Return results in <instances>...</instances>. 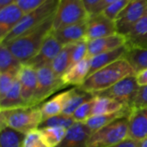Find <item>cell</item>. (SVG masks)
Segmentation results:
<instances>
[{"mask_svg":"<svg viewBox=\"0 0 147 147\" xmlns=\"http://www.w3.org/2000/svg\"><path fill=\"white\" fill-rule=\"evenodd\" d=\"M125 107H127V106L124 105L122 102L116 101L115 99L96 96L95 102H94V106L92 109V116L115 113V112L123 109Z\"/></svg>","mask_w":147,"mask_h":147,"instance_id":"obj_26","label":"cell"},{"mask_svg":"<svg viewBox=\"0 0 147 147\" xmlns=\"http://www.w3.org/2000/svg\"><path fill=\"white\" fill-rule=\"evenodd\" d=\"M77 121L74 120L72 116L65 115L63 114H59L54 116H52L41 122V124L39 127V129L44 128V127H64V128H70L72 125H74Z\"/></svg>","mask_w":147,"mask_h":147,"instance_id":"obj_31","label":"cell"},{"mask_svg":"<svg viewBox=\"0 0 147 147\" xmlns=\"http://www.w3.org/2000/svg\"><path fill=\"white\" fill-rule=\"evenodd\" d=\"M128 50H129L128 47L125 44L116 49H114V50H111V51H109V52H106L103 53H100L98 55H96V56L90 58V68L88 77L90 76L91 74H93L94 72L97 71L98 70H100V69H102V68H103V67H105L121 59L125 58Z\"/></svg>","mask_w":147,"mask_h":147,"instance_id":"obj_19","label":"cell"},{"mask_svg":"<svg viewBox=\"0 0 147 147\" xmlns=\"http://www.w3.org/2000/svg\"><path fill=\"white\" fill-rule=\"evenodd\" d=\"M54 15L30 32L3 44L22 63L27 64L40 49L45 39L53 30Z\"/></svg>","mask_w":147,"mask_h":147,"instance_id":"obj_1","label":"cell"},{"mask_svg":"<svg viewBox=\"0 0 147 147\" xmlns=\"http://www.w3.org/2000/svg\"><path fill=\"white\" fill-rule=\"evenodd\" d=\"M22 64L3 45H0V73L6 71L18 72Z\"/></svg>","mask_w":147,"mask_h":147,"instance_id":"obj_28","label":"cell"},{"mask_svg":"<svg viewBox=\"0 0 147 147\" xmlns=\"http://www.w3.org/2000/svg\"><path fill=\"white\" fill-rule=\"evenodd\" d=\"M89 18L90 15L84 0H59L53 17V29L86 22Z\"/></svg>","mask_w":147,"mask_h":147,"instance_id":"obj_6","label":"cell"},{"mask_svg":"<svg viewBox=\"0 0 147 147\" xmlns=\"http://www.w3.org/2000/svg\"><path fill=\"white\" fill-rule=\"evenodd\" d=\"M24 147H51L45 140L39 129L29 132L25 135Z\"/></svg>","mask_w":147,"mask_h":147,"instance_id":"obj_34","label":"cell"},{"mask_svg":"<svg viewBox=\"0 0 147 147\" xmlns=\"http://www.w3.org/2000/svg\"><path fill=\"white\" fill-rule=\"evenodd\" d=\"M62 47L63 46L50 33L45 39L37 54L34 58H32L27 63V65L32 66L35 70L45 65H49L60 52Z\"/></svg>","mask_w":147,"mask_h":147,"instance_id":"obj_11","label":"cell"},{"mask_svg":"<svg viewBox=\"0 0 147 147\" xmlns=\"http://www.w3.org/2000/svg\"><path fill=\"white\" fill-rule=\"evenodd\" d=\"M58 4L59 0H47L40 7L26 13L13 30L1 40V44L13 40L39 27L55 14Z\"/></svg>","mask_w":147,"mask_h":147,"instance_id":"obj_4","label":"cell"},{"mask_svg":"<svg viewBox=\"0 0 147 147\" xmlns=\"http://www.w3.org/2000/svg\"><path fill=\"white\" fill-rule=\"evenodd\" d=\"M131 1L132 0H115L114 3L105 8L101 13H103L107 17L115 21L118 15L128 5Z\"/></svg>","mask_w":147,"mask_h":147,"instance_id":"obj_35","label":"cell"},{"mask_svg":"<svg viewBox=\"0 0 147 147\" xmlns=\"http://www.w3.org/2000/svg\"><path fill=\"white\" fill-rule=\"evenodd\" d=\"M73 91H74V88H72L69 90H66V91H63V92L56 95L51 100L41 104L40 109H41V113H42L43 121H45L52 116L61 114L65 103L67 102V101L72 95Z\"/></svg>","mask_w":147,"mask_h":147,"instance_id":"obj_22","label":"cell"},{"mask_svg":"<svg viewBox=\"0 0 147 147\" xmlns=\"http://www.w3.org/2000/svg\"><path fill=\"white\" fill-rule=\"evenodd\" d=\"M115 0H102L100 2V3L95 8V9L93 10V12L91 13L90 16H95V15H97V14H100L101 12H102V10L107 8L109 4H111L112 3H114Z\"/></svg>","mask_w":147,"mask_h":147,"instance_id":"obj_40","label":"cell"},{"mask_svg":"<svg viewBox=\"0 0 147 147\" xmlns=\"http://www.w3.org/2000/svg\"><path fill=\"white\" fill-rule=\"evenodd\" d=\"M125 38L128 49L147 48V11L125 35Z\"/></svg>","mask_w":147,"mask_h":147,"instance_id":"obj_20","label":"cell"},{"mask_svg":"<svg viewBox=\"0 0 147 147\" xmlns=\"http://www.w3.org/2000/svg\"><path fill=\"white\" fill-rule=\"evenodd\" d=\"M139 88L140 85L137 83L136 76L133 75L123 78L110 88L99 92L96 96L115 99L130 108Z\"/></svg>","mask_w":147,"mask_h":147,"instance_id":"obj_8","label":"cell"},{"mask_svg":"<svg viewBox=\"0 0 147 147\" xmlns=\"http://www.w3.org/2000/svg\"><path fill=\"white\" fill-rule=\"evenodd\" d=\"M129 117L118 119L94 132L89 138L87 147H109L128 138Z\"/></svg>","mask_w":147,"mask_h":147,"instance_id":"obj_5","label":"cell"},{"mask_svg":"<svg viewBox=\"0 0 147 147\" xmlns=\"http://www.w3.org/2000/svg\"><path fill=\"white\" fill-rule=\"evenodd\" d=\"M46 142L51 147H56L64 140L67 129L64 127H44L39 129Z\"/></svg>","mask_w":147,"mask_h":147,"instance_id":"obj_30","label":"cell"},{"mask_svg":"<svg viewBox=\"0 0 147 147\" xmlns=\"http://www.w3.org/2000/svg\"><path fill=\"white\" fill-rule=\"evenodd\" d=\"M96 96L90 92L82 90L79 87H74V91L67 102L65 103L61 114L71 116L74 112L84 102L92 99Z\"/></svg>","mask_w":147,"mask_h":147,"instance_id":"obj_25","label":"cell"},{"mask_svg":"<svg viewBox=\"0 0 147 147\" xmlns=\"http://www.w3.org/2000/svg\"><path fill=\"white\" fill-rule=\"evenodd\" d=\"M86 24L85 39L87 41L109 36L117 33L115 21L107 17L103 13L90 16L87 20Z\"/></svg>","mask_w":147,"mask_h":147,"instance_id":"obj_10","label":"cell"},{"mask_svg":"<svg viewBox=\"0 0 147 147\" xmlns=\"http://www.w3.org/2000/svg\"><path fill=\"white\" fill-rule=\"evenodd\" d=\"M132 113V110L129 107H125L123 109L115 112V113H109V114H104V115H93L90 117L85 122H84L87 127L92 132V134L102 127L112 123L113 121L129 117Z\"/></svg>","mask_w":147,"mask_h":147,"instance_id":"obj_21","label":"cell"},{"mask_svg":"<svg viewBox=\"0 0 147 147\" xmlns=\"http://www.w3.org/2000/svg\"><path fill=\"white\" fill-rule=\"evenodd\" d=\"M140 146V141H137V140H134L131 138H127V140L116 144V145H114V146H111L109 147H139Z\"/></svg>","mask_w":147,"mask_h":147,"instance_id":"obj_39","label":"cell"},{"mask_svg":"<svg viewBox=\"0 0 147 147\" xmlns=\"http://www.w3.org/2000/svg\"><path fill=\"white\" fill-rule=\"evenodd\" d=\"M0 147H24L25 134L9 127H0Z\"/></svg>","mask_w":147,"mask_h":147,"instance_id":"obj_27","label":"cell"},{"mask_svg":"<svg viewBox=\"0 0 147 147\" xmlns=\"http://www.w3.org/2000/svg\"><path fill=\"white\" fill-rule=\"evenodd\" d=\"M125 44H126L125 36L118 33L109 36L89 40L87 57L92 58L100 53H103L116 49Z\"/></svg>","mask_w":147,"mask_h":147,"instance_id":"obj_14","label":"cell"},{"mask_svg":"<svg viewBox=\"0 0 147 147\" xmlns=\"http://www.w3.org/2000/svg\"><path fill=\"white\" fill-rule=\"evenodd\" d=\"M147 108V85L140 86L138 92L130 107L132 111Z\"/></svg>","mask_w":147,"mask_h":147,"instance_id":"obj_37","label":"cell"},{"mask_svg":"<svg viewBox=\"0 0 147 147\" xmlns=\"http://www.w3.org/2000/svg\"><path fill=\"white\" fill-rule=\"evenodd\" d=\"M139 147H147V138L140 141V146Z\"/></svg>","mask_w":147,"mask_h":147,"instance_id":"obj_44","label":"cell"},{"mask_svg":"<svg viewBox=\"0 0 147 147\" xmlns=\"http://www.w3.org/2000/svg\"><path fill=\"white\" fill-rule=\"evenodd\" d=\"M135 76H136L137 83L140 86L147 85V68L139 71L138 73H136Z\"/></svg>","mask_w":147,"mask_h":147,"instance_id":"obj_41","label":"cell"},{"mask_svg":"<svg viewBox=\"0 0 147 147\" xmlns=\"http://www.w3.org/2000/svg\"><path fill=\"white\" fill-rule=\"evenodd\" d=\"M16 0H0V7H3L7 4H9L13 2H15Z\"/></svg>","mask_w":147,"mask_h":147,"instance_id":"obj_43","label":"cell"},{"mask_svg":"<svg viewBox=\"0 0 147 147\" xmlns=\"http://www.w3.org/2000/svg\"><path fill=\"white\" fill-rule=\"evenodd\" d=\"M25 13L13 2L0 9V40H3L19 23Z\"/></svg>","mask_w":147,"mask_h":147,"instance_id":"obj_13","label":"cell"},{"mask_svg":"<svg viewBox=\"0 0 147 147\" xmlns=\"http://www.w3.org/2000/svg\"><path fill=\"white\" fill-rule=\"evenodd\" d=\"M18 80L21 85L22 96L26 105L31 106L37 89V71L27 64H22L18 72Z\"/></svg>","mask_w":147,"mask_h":147,"instance_id":"obj_12","label":"cell"},{"mask_svg":"<svg viewBox=\"0 0 147 147\" xmlns=\"http://www.w3.org/2000/svg\"><path fill=\"white\" fill-rule=\"evenodd\" d=\"M42 121L40 105L0 110V127H9L25 134L39 129Z\"/></svg>","mask_w":147,"mask_h":147,"instance_id":"obj_3","label":"cell"},{"mask_svg":"<svg viewBox=\"0 0 147 147\" xmlns=\"http://www.w3.org/2000/svg\"><path fill=\"white\" fill-rule=\"evenodd\" d=\"M74 44H69L63 46L60 52L55 57V59L51 63V67L54 74L61 78L65 72L70 68L71 61V53L73 50Z\"/></svg>","mask_w":147,"mask_h":147,"instance_id":"obj_23","label":"cell"},{"mask_svg":"<svg viewBox=\"0 0 147 147\" xmlns=\"http://www.w3.org/2000/svg\"><path fill=\"white\" fill-rule=\"evenodd\" d=\"M36 71L38 78L37 89L33 98L31 106L40 105L52 94L60 90L61 88L65 87V85L62 82V79L58 78L54 74L51 65L42 66Z\"/></svg>","mask_w":147,"mask_h":147,"instance_id":"obj_7","label":"cell"},{"mask_svg":"<svg viewBox=\"0 0 147 147\" xmlns=\"http://www.w3.org/2000/svg\"><path fill=\"white\" fill-rule=\"evenodd\" d=\"M18 72L6 71L0 73V99L7 94L16 83L18 78Z\"/></svg>","mask_w":147,"mask_h":147,"instance_id":"obj_32","label":"cell"},{"mask_svg":"<svg viewBox=\"0 0 147 147\" xmlns=\"http://www.w3.org/2000/svg\"><path fill=\"white\" fill-rule=\"evenodd\" d=\"M95 97L82 104L71 115L77 122H85L90 117L92 116V109L95 102Z\"/></svg>","mask_w":147,"mask_h":147,"instance_id":"obj_33","label":"cell"},{"mask_svg":"<svg viewBox=\"0 0 147 147\" xmlns=\"http://www.w3.org/2000/svg\"><path fill=\"white\" fill-rule=\"evenodd\" d=\"M102 0H84L85 8L89 13V15L90 16L91 13L93 12V10L95 9V8L100 3Z\"/></svg>","mask_w":147,"mask_h":147,"instance_id":"obj_42","label":"cell"},{"mask_svg":"<svg viewBox=\"0 0 147 147\" xmlns=\"http://www.w3.org/2000/svg\"><path fill=\"white\" fill-rule=\"evenodd\" d=\"M47 1V0H16L15 2L26 14L40 7Z\"/></svg>","mask_w":147,"mask_h":147,"instance_id":"obj_38","label":"cell"},{"mask_svg":"<svg viewBox=\"0 0 147 147\" xmlns=\"http://www.w3.org/2000/svg\"><path fill=\"white\" fill-rule=\"evenodd\" d=\"M146 11L147 0H132L115 20L117 33L125 36Z\"/></svg>","mask_w":147,"mask_h":147,"instance_id":"obj_9","label":"cell"},{"mask_svg":"<svg viewBox=\"0 0 147 147\" xmlns=\"http://www.w3.org/2000/svg\"><path fill=\"white\" fill-rule=\"evenodd\" d=\"M136 75L130 63L125 59H121L89 76L84 84L79 86L82 90L94 94L102 92L123 78Z\"/></svg>","mask_w":147,"mask_h":147,"instance_id":"obj_2","label":"cell"},{"mask_svg":"<svg viewBox=\"0 0 147 147\" xmlns=\"http://www.w3.org/2000/svg\"><path fill=\"white\" fill-rule=\"evenodd\" d=\"M128 119V138L137 141H141L147 138V108L132 111Z\"/></svg>","mask_w":147,"mask_h":147,"instance_id":"obj_18","label":"cell"},{"mask_svg":"<svg viewBox=\"0 0 147 147\" xmlns=\"http://www.w3.org/2000/svg\"><path fill=\"white\" fill-rule=\"evenodd\" d=\"M87 53H88V41L86 40H83L81 41L75 43L71 53V66L85 59L87 57Z\"/></svg>","mask_w":147,"mask_h":147,"instance_id":"obj_36","label":"cell"},{"mask_svg":"<svg viewBox=\"0 0 147 147\" xmlns=\"http://www.w3.org/2000/svg\"><path fill=\"white\" fill-rule=\"evenodd\" d=\"M125 59L130 63L135 73L147 68V48L129 49Z\"/></svg>","mask_w":147,"mask_h":147,"instance_id":"obj_29","label":"cell"},{"mask_svg":"<svg viewBox=\"0 0 147 147\" xmlns=\"http://www.w3.org/2000/svg\"><path fill=\"white\" fill-rule=\"evenodd\" d=\"M86 22L65 26L59 29H53L51 34L59 40L62 46L75 44L85 39L86 35Z\"/></svg>","mask_w":147,"mask_h":147,"instance_id":"obj_15","label":"cell"},{"mask_svg":"<svg viewBox=\"0 0 147 147\" xmlns=\"http://www.w3.org/2000/svg\"><path fill=\"white\" fill-rule=\"evenodd\" d=\"M92 132L84 122H76L67 129L66 134L56 147H87V142Z\"/></svg>","mask_w":147,"mask_h":147,"instance_id":"obj_16","label":"cell"},{"mask_svg":"<svg viewBox=\"0 0 147 147\" xmlns=\"http://www.w3.org/2000/svg\"><path fill=\"white\" fill-rule=\"evenodd\" d=\"M26 106L27 105L22 96L20 82L17 78L11 89L2 99H0V110H8Z\"/></svg>","mask_w":147,"mask_h":147,"instance_id":"obj_24","label":"cell"},{"mask_svg":"<svg viewBox=\"0 0 147 147\" xmlns=\"http://www.w3.org/2000/svg\"><path fill=\"white\" fill-rule=\"evenodd\" d=\"M90 68V58L86 57L83 60L71 65L62 76V82L65 86H81L89 75Z\"/></svg>","mask_w":147,"mask_h":147,"instance_id":"obj_17","label":"cell"}]
</instances>
